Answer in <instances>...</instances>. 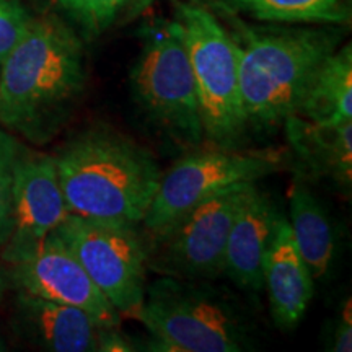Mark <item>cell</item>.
<instances>
[{"instance_id": "6da1fadb", "label": "cell", "mask_w": 352, "mask_h": 352, "mask_svg": "<svg viewBox=\"0 0 352 352\" xmlns=\"http://www.w3.org/2000/svg\"><path fill=\"white\" fill-rule=\"evenodd\" d=\"M87 88L80 38L56 16L32 19L0 65V127L34 145L64 129Z\"/></svg>"}, {"instance_id": "7a4b0ae2", "label": "cell", "mask_w": 352, "mask_h": 352, "mask_svg": "<svg viewBox=\"0 0 352 352\" xmlns=\"http://www.w3.org/2000/svg\"><path fill=\"white\" fill-rule=\"evenodd\" d=\"M248 131L267 132L297 114L308 88L342 41L341 26H256L232 16Z\"/></svg>"}, {"instance_id": "3957f363", "label": "cell", "mask_w": 352, "mask_h": 352, "mask_svg": "<svg viewBox=\"0 0 352 352\" xmlns=\"http://www.w3.org/2000/svg\"><path fill=\"white\" fill-rule=\"evenodd\" d=\"M70 214L142 226L162 170L147 148L107 126L69 139L54 155Z\"/></svg>"}, {"instance_id": "277c9868", "label": "cell", "mask_w": 352, "mask_h": 352, "mask_svg": "<svg viewBox=\"0 0 352 352\" xmlns=\"http://www.w3.org/2000/svg\"><path fill=\"white\" fill-rule=\"evenodd\" d=\"M164 352H243L256 347L253 318L230 290L214 280L158 276L147 283L138 318Z\"/></svg>"}, {"instance_id": "5b68a950", "label": "cell", "mask_w": 352, "mask_h": 352, "mask_svg": "<svg viewBox=\"0 0 352 352\" xmlns=\"http://www.w3.org/2000/svg\"><path fill=\"white\" fill-rule=\"evenodd\" d=\"M175 19L191 60L204 144L240 148L248 124L240 90L239 51L230 32L204 3H176Z\"/></svg>"}, {"instance_id": "8992f818", "label": "cell", "mask_w": 352, "mask_h": 352, "mask_svg": "<svg viewBox=\"0 0 352 352\" xmlns=\"http://www.w3.org/2000/svg\"><path fill=\"white\" fill-rule=\"evenodd\" d=\"M142 47L131 70L132 98L153 127L189 148L204 144L196 82L182 26L153 20L140 32Z\"/></svg>"}, {"instance_id": "52a82bcc", "label": "cell", "mask_w": 352, "mask_h": 352, "mask_svg": "<svg viewBox=\"0 0 352 352\" xmlns=\"http://www.w3.org/2000/svg\"><path fill=\"white\" fill-rule=\"evenodd\" d=\"M54 233L121 318H138L147 287V241L138 226L69 214Z\"/></svg>"}, {"instance_id": "ba28073f", "label": "cell", "mask_w": 352, "mask_h": 352, "mask_svg": "<svg viewBox=\"0 0 352 352\" xmlns=\"http://www.w3.org/2000/svg\"><path fill=\"white\" fill-rule=\"evenodd\" d=\"M252 184L223 189L160 230H142L148 271L188 280L223 277L228 233Z\"/></svg>"}, {"instance_id": "9c48e42d", "label": "cell", "mask_w": 352, "mask_h": 352, "mask_svg": "<svg viewBox=\"0 0 352 352\" xmlns=\"http://www.w3.org/2000/svg\"><path fill=\"white\" fill-rule=\"evenodd\" d=\"M162 173L155 197L140 228L157 232L223 189L258 183L284 170L279 152H241L240 148H195Z\"/></svg>"}, {"instance_id": "30bf717a", "label": "cell", "mask_w": 352, "mask_h": 352, "mask_svg": "<svg viewBox=\"0 0 352 352\" xmlns=\"http://www.w3.org/2000/svg\"><path fill=\"white\" fill-rule=\"evenodd\" d=\"M23 292L82 308L104 327H121V315L96 287L54 232L15 261L0 266V294Z\"/></svg>"}, {"instance_id": "8fae6325", "label": "cell", "mask_w": 352, "mask_h": 352, "mask_svg": "<svg viewBox=\"0 0 352 352\" xmlns=\"http://www.w3.org/2000/svg\"><path fill=\"white\" fill-rule=\"evenodd\" d=\"M69 214L54 157L21 145L13 173V226L0 252L2 261L23 256L51 235Z\"/></svg>"}, {"instance_id": "7c38bea8", "label": "cell", "mask_w": 352, "mask_h": 352, "mask_svg": "<svg viewBox=\"0 0 352 352\" xmlns=\"http://www.w3.org/2000/svg\"><path fill=\"white\" fill-rule=\"evenodd\" d=\"M10 294V327L30 346L50 352H100L107 328L82 308L23 292Z\"/></svg>"}, {"instance_id": "4fadbf2b", "label": "cell", "mask_w": 352, "mask_h": 352, "mask_svg": "<svg viewBox=\"0 0 352 352\" xmlns=\"http://www.w3.org/2000/svg\"><path fill=\"white\" fill-rule=\"evenodd\" d=\"M263 289L271 318L280 331H292L305 316L315 294V280L298 252L289 220L279 214L263 261Z\"/></svg>"}, {"instance_id": "5bb4252c", "label": "cell", "mask_w": 352, "mask_h": 352, "mask_svg": "<svg viewBox=\"0 0 352 352\" xmlns=\"http://www.w3.org/2000/svg\"><path fill=\"white\" fill-rule=\"evenodd\" d=\"M274 201L256 183L246 192L227 239L223 277L246 296L263 290V261L277 215Z\"/></svg>"}, {"instance_id": "9a60e30c", "label": "cell", "mask_w": 352, "mask_h": 352, "mask_svg": "<svg viewBox=\"0 0 352 352\" xmlns=\"http://www.w3.org/2000/svg\"><path fill=\"white\" fill-rule=\"evenodd\" d=\"M287 140L305 178H327L351 191L352 186V121L316 124L292 114L284 121Z\"/></svg>"}, {"instance_id": "2e32d148", "label": "cell", "mask_w": 352, "mask_h": 352, "mask_svg": "<svg viewBox=\"0 0 352 352\" xmlns=\"http://www.w3.org/2000/svg\"><path fill=\"white\" fill-rule=\"evenodd\" d=\"M287 220L298 252L314 280H324L331 274L336 259V228L328 210L300 173L296 175L290 186Z\"/></svg>"}, {"instance_id": "e0dca14e", "label": "cell", "mask_w": 352, "mask_h": 352, "mask_svg": "<svg viewBox=\"0 0 352 352\" xmlns=\"http://www.w3.org/2000/svg\"><path fill=\"white\" fill-rule=\"evenodd\" d=\"M297 114L316 124H341L352 121L351 44L338 47L324 59Z\"/></svg>"}, {"instance_id": "ac0fdd59", "label": "cell", "mask_w": 352, "mask_h": 352, "mask_svg": "<svg viewBox=\"0 0 352 352\" xmlns=\"http://www.w3.org/2000/svg\"><path fill=\"white\" fill-rule=\"evenodd\" d=\"M217 3L226 10L276 25L344 26L351 20L349 0H217Z\"/></svg>"}, {"instance_id": "d6986e66", "label": "cell", "mask_w": 352, "mask_h": 352, "mask_svg": "<svg viewBox=\"0 0 352 352\" xmlns=\"http://www.w3.org/2000/svg\"><path fill=\"white\" fill-rule=\"evenodd\" d=\"M87 33L98 36L132 0H51Z\"/></svg>"}, {"instance_id": "ffe728a7", "label": "cell", "mask_w": 352, "mask_h": 352, "mask_svg": "<svg viewBox=\"0 0 352 352\" xmlns=\"http://www.w3.org/2000/svg\"><path fill=\"white\" fill-rule=\"evenodd\" d=\"M21 144L0 127V252L13 226V173Z\"/></svg>"}, {"instance_id": "44dd1931", "label": "cell", "mask_w": 352, "mask_h": 352, "mask_svg": "<svg viewBox=\"0 0 352 352\" xmlns=\"http://www.w3.org/2000/svg\"><path fill=\"white\" fill-rule=\"evenodd\" d=\"M32 19L20 0H0V65L23 36Z\"/></svg>"}, {"instance_id": "7402d4cb", "label": "cell", "mask_w": 352, "mask_h": 352, "mask_svg": "<svg viewBox=\"0 0 352 352\" xmlns=\"http://www.w3.org/2000/svg\"><path fill=\"white\" fill-rule=\"evenodd\" d=\"M328 349L333 352L352 351V307L349 297L342 305L338 320L334 321L331 333H329Z\"/></svg>"}, {"instance_id": "603a6c76", "label": "cell", "mask_w": 352, "mask_h": 352, "mask_svg": "<svg viewBox=\"0 0 352 352\" xmlns=\"http://www.w3.org/2000/svg\"><path fill=\"white\" fill-rule=\"evenodd\" d=\"M189 2H197V3H202V0H189Z\"/></svg>"}]
</instances>
